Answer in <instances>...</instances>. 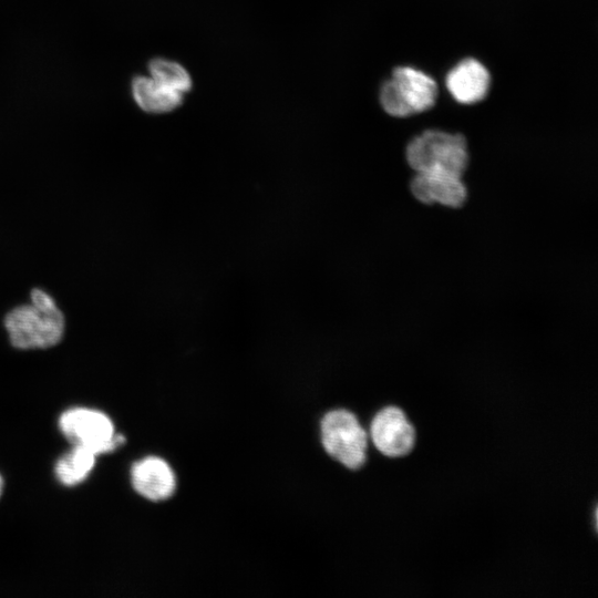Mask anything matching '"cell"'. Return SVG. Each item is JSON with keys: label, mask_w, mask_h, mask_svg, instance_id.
<instances>
[{"label": "cell", "mask_w": 598, "mask_h": 598, "mask_svg": "<svg viewBox=\"0 0 598 598\" xmlns=\"http://www.w3.org/2000/svg\"><path fill=\"white\" fill-rule=\"evenodd\" d=\"M131 478L134 489L154 502L171 497L176 487L172 467L157 456H148L136 462L132 466Z\"/></svg>", "instance_id": "cell-8"}, {"label": "cell", "mask_w": 598, "mask_h": 598, "mask_svg": "<svg viewBox=\"0 0 598 598\" xmlns=\"http://www.w3.org/2000/svg\"><path fill=\"white\" fill-rule=\"evenodd\" d=\"M148 72L156 82L183 95L192 87L188 72L176 62L154 59L148 64Z\"/></svg>", "instance_id": "cell-12"}, {"label": "cell", "mask_w": 598, "mask_h": 598, "mask_svg": "<svg viewBox=\"0 0 598 598\" xmlns=\"http://www.w3.org/2000/svg\"><path fill=\"white\" fill-rule=\"evenodd\" d=\"M2 488H3V481H2V477L0 476V495L2 493Z\"/></svg>", "instance_id": "cell-13"}, {"label": "cell", "mask_w": 598, "mask_h": 598, "mask_svg": "<svg viewBox=\"0 0 598 598\" xmlns=\"http://www.w3.org/2000/svg\"><path fill=\"white\" fill-rule=\"evenodd\" d=\"M65 323L55 299L41 288H32L30 302L13 307L3 318L9 342L20 350L56 346L64 336Z\"/></svg>", "instance_id": "cell-1"}, {"label": "cell", "mask_w": 598, "mask_h": 598, "mask_svg": "<svg viewBox=\"0 0 598 598\" xmlns=\"http://www.w3.org/2000/svg\"><path fill=\"white\" fill-rule=\"evenodd\" d=\"M437 97L436 82L412 66H398L380 89L383 110L394 117H406L431 109Z\"/></svg>", "instance_id": "cell-3"}, {"label": "cell", "mask_w": 598, "mask_h": 598, "mask_svg": "<svg viewBox=\"0 0 598 598\" xmlns=\"http://www.w3.org/2000/svg\"><path fill=\"white\" fill-rule=\"evenodd\" d=\"M369 436L383 456L401 458L412 453L417 432L401 406L389 404L381 408L371 419Z\"/></svg>", "instance_id": "cell-6"}, {"label": "cell", "mask_w": 598, "mask_h": 598, "mask_svg": "<svg viewBox=\"0 0 598 598\" xmlns=\"http://www.w3.org/2000/svg\"><path fill=\"white\" fill-rule=\"evenodd\" d=\"M410 190L421 204H439L446 208H460L467 198L463 177L447 173H414Z\"/></svg>", "instance_id": "cell-7"}, {"label": "cell", "mask_w": 598, "mask_h": 598, "mask_svg": "<svg viewBox=\"0 0 598 598\" xmlns=\"http://www.w3.org/2000/svg\"><path fill=\"white\" fill-rule=\"evenodd\" d=\"M59 425L74 445L89 447L96 455L112 452L125 441L123 435L115 434L107 415L92 409L68 410L61 415Z\"/></svg>", "instance_id": "cell-5"}, {"label": "cell", "mask_w": 598, "mask_h": 598, "mask_svg": "<svg viewBox=\"0 0 598 598\" xmlns=\"http://www.w3.org/2000/svg\"><path fill=\"white\" fill-rule=\"evenodd\" d=\"M132 95L136 104L148 113L173 111L183 101V94L162 85L150 75L136 76L133 80Z\"/></svg>", "instance_id": "cell-10"}, {"label": "cell", "mask_w": 598, "mask_h": 598, "mask_svg": "<svg viewBox=\"0 0 598 598\" xmlns=\"http://www.w3.org/2000/svg\"><path fill=\"white\" fill-rule=\"evenodd\" d=\"M405 158L414 173H447L463 177L468 165L466 140L458 133L426 130L409 142Z\"/></svg>", "instance_id": "cell-2"}, {"label": "cell", "mask_w": 598, "mask_h": 598, "mask_svg": "<svg viewBox=\"0 0 598 598\" xmlns=\"http://www.w3.org/2000/svg\"><path fill=\"white\" fill-rule=\"evenodd\" d=\"M445 84L454 100L462 104H473L487 95L491 74L478 60L467 58L447 73Z\"/></svg>", "instance_id": "cell-9"}, {"label": "cell", "mask_w": 598, "mask_h": 598, "mask_svg": "<svg viewBox=\"0 0 598 598\" xmlns=\"http://www.w3.org/2000/svg\"><path fill=\"white\" fill-rule=\"evenodd\" d=\"M96 456L89 447L74 445L72 451L56 463V477L68 486L83 482L93 470Z\"/></svg>", "instance_id": "cell-11"}, {"label": "cell", "mask_w": 598, "mask_h": 598, "mask_svg": "<svg viewBox=\"0 0 598 598\" xmlns=\"http://www.w3.org/2000/svg\"><path fill=\"white\" fill-rule=\"evenodd\" d=\"M324 451L349 470H358L367 462L369 433L357 415L344 409L328 412L321 421Z\"/></svg>", "instance_id": "cell-4"}]
</instances>
